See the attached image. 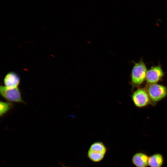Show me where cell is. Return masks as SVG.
<instances>
[{
	"label": "cell",
	"mask_w": 167,
	"mask_h": 167,
	"mask_svg": "<svg viewBox=\"0 0 167 167\" xmlns=\"http://www.w3.org/2000/svg\"><path fill=\"white\" fill-rule=\"evenodd\" d=\"M146 89L151 102L153 104L162 100L167 96V88L162 85L157 84H149Z\"/></svg>",
	"instance_id": "7a4b0ae2"
},
{
	"label": "cell",
	"mask_w": 167,
	"mask_h": 167,
	"mask_svg": "<svg viewBox=\"0 0 167 167\" xmlns=\"http://www.w3.org/2000/svg\"><path fill=\"white\" fill-rule=\"evenodd\" d=\"M164 162L163 155L161 153H155L149 156L148 165L149 167H162Z\"/></svg>",
	"instance_id": "9c48e42d"
},
{
	"label": "cell",
	"mask_w": 167,
	"mask_h": 167,
	"mask_svg": "<svg viewBox=\"0 0 167 167\" xmlns=\"http://www.w3.org/2000/svg\"><path fill=\"white\" fill-rule=\"evenodd\" d=\"M106 148L101 142H96L90 146L88 152L90 160L94 162H98L104 158L106 152Z\"/></svg>",
	"instance_id": "3957f363"
},
{
	"label": "cell",
	"mask_w": 167,
	"mask_h": 167,
	"mask_svg": "<svg viewBox=\"0 0 167 167\" xmlns=\"http://www.w3.org/2000/svg\"><path fill=\"white\" fill-rule=\"evenodd\" d=\"M132 99L134 105L138 108H143L148 105L151 101L146 89L139 88L134 92Z\"/></svg>",
	"instance_id": "5b68a950"
},
{
	"label": "cell",
	"mask_w": 167,
	"mask_h": 167,
	"mask_svg": "<svg viewBox=\"0 0 167 167\" xmlns=\"http://www.w3.org/2000/svg\"><path fill=\"white\" fill-rule=\"evenodd\" d=\"M20 81L19 76L17 74L13 72L8 73L5 76L3 80L5 86L10 88H18Z\"/></svg>",
	"instance_id": "ba28073f"
},
{
	"label": "cell",
	"mask_w": 167,
	"mask_h": 167,
	"mask_svg": "<svg viewBox=\"0 0 167 167\" xmlns=\"http://www.w3.org/2000/svg\"><path fill=\"white\" fill-rule=\"evenodd\" d=\"M147 71L146 65L142 60L134 63L131 74L132 86L138 87L141 85L146 79Z\"/></svg>",
	"instance_id": "6da1fadb"
},
{
	"label": "cell",
	"mask_w": 167,
	"mask_h": 167,
	"mask_svg": "<svg viewBox=\"0 0 167 167\" xmlns=\"http://www.w3.org/2000/svg\"><path fill=\"white\" fill-rule=\"evenodd\" d=\"M164 75V72L160 66H153L147 71L145 80L148 84H156Z\"/></svg>",
	"instance_id": "8992f818"
},
{
	"label": "cell",
	"mask_w": 167,
	"mask_h": 167,
	"mask_svg": "<svg viewBox=\"0 0 167 167\" xmlns=\"http://www.w3.org/2000/svg\"><path fill=\"white\" fill-rule=\"evenodd\" d=\"M149 156L143 152H138L133 156L131 161L136 167H148Z\"/></svg>",
	"instance_id": "52a82bcc"
},
{
	"label": "cell",
	"mask_w": 167,
	"mask_h": 167,
	"mask_svg": "<svg viewBox=\"0 0 167 167\" xmlns=\"http://www.w3.org/2000/svg\"><path fill=\"white\" fill-rule=\"evenodd\" d=\"M12 104L10 102L0 101V116H3L7 113L12 107Z\"/></svg>",
	"instance_id": "30bf717a"
},
{
	"label": "cell",
	"mask_w": 167,
	"mask_h": 167,
	"mask_svg": "<svg viewBox=\"0 0 167 167\" xmlns=\"http://www.w3.org/2000/svg\"><path fill=\"white\" fill-rule=\"evenodd\" d=\"M0 93L3 98L9 101L24 103L18 88H10L1 86Z\"/></svg>",
	"instance_id": "277c9868"
}]
</instances>
